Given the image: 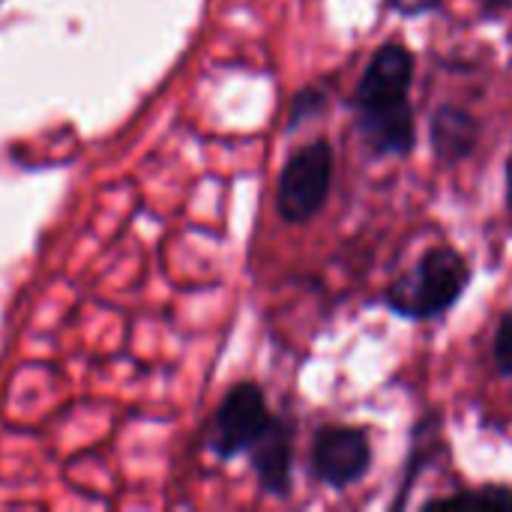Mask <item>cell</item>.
Returning <instances> with one entry per match:
<instances>
[{
  "label": "cell",
  "mask_w": 512,
  "mask_h": 512,
  "mask_svg": "<svg viewBox=\"0 0 512 512\" xmlns=\"http://www.w3.org/2000/svg\"><path fill=\"white\" fill-rule=\"evenodd\" d=\"M414 57L405 45L387 42L366 66L357 93L354 114L363 141L375 153L405 156L414 147V111H411Z\"/></svg>",
  "instance_id": "cell-1"
},
{
  "label": "cell",
  "mask_w": 512,
  "mask_h": 512,
  "mask_svg": "<svg viewBox=\"0 0 512 512\" xmlns=\"http://www.w3.org/2000/svg\"><path fill=\"white\" fill-rule=\"evenodd\" d=\"M291 453H294V426L285 420H270L267 429L261 432V438L252 444V465L267 492L288 495Z\"/></svg>",
  "instance_id": "cell-6"
},
{
  "label": "cell",
  "mask_w": 512,
  "mask_h": 512,
  "mask_svg": "<svg viewBox=\"0 0 512 512\" xmlns=\"http://www.w3.org/2000/svg\"><path fill=\"white\" fill-rule=\"evenodd\" d=\"M372 450L360 429L351 426H327L315 435L312 444V471L321 483L333 489H345L369 471Z\"/></svg>",
  "instance_id": "cell-5"
},
{
  "label": "cell",
  "mask_w": 512,
  "mask_h": 512,
  "mask_svg": "<svg viewBox=\"0 0 512 512\" xmlns=\"http://www.w3.org/2000/svg\"><path fill=\"white\" fill-rule=\"evenodd\" d=\"M333 183V150L327 141L300 147L279 177V213L291 225H303L318 216Z\"/></svg>",
  "instance_id": "cell-3"
},
{
  "label": "cell",
  "mask_w": 512,
  "mask_h": 512,
  "mask_svg": "<svg viewBox=\"0 0 512 512\" xmlns=\"http://www.w3.org/2000/svg\"><path fill=\"white\" fill-rule=\"evenodd\" d=\"M441 504H459V507H501V510H512V492L510 489L462 492V495L444 498Z\"/></svg>",
  "instance_id": "cell-8"
},
{
  "label": "cell",
  "mask_w": 512,
  "mask_h": 512,
  "mask_svg": "<svg viewBox=\"0 0 512 512\" xmlns=\"http://www.w3.org/2000/svg\"><path fill=\"white\" fill-rule=\"evenodd\" d=\"M495 363L504 375H512V309L504 312L501 327L495 333Z\"/></svg>",
  "instance_id": "cell-9"
},
{
  "label": "cell",
  "mask_w": 512,
  "mask_h": 512,
  "mask_svg": "<svg viewBox=\"0 0 512 512\" xmlns=\"http://www.w3.org/2000/svg\"><path fill=\"white\" fill-rule=\"evenodd\" d=\"M480 3H483L486 9H504V6H507L510 0H480Z\"/></svg>",
  "instance_id": "cell-12"
},
{
  "label": "cell",
  "mask_w": 512,
  "mask_h": 512,
  "mask_svg": "<svg viewBox=\"0 0 512 512\" xmlns=\"http://www.w3.org/2000/svg\"><path fill=\"white\" fill-rule=\"evenodd\" d=\"M387 3L402 15H423V12H432L441 0H387Z\"/></svg>",
  "instance_id": "cell-11"
},
{
  "label": "cell",
  "mask_w": 512,
  "mask_h": 512,
  "mask_svg": "<svg viewBox=\"0 0 512 512\" xmlns=\"http://www.w3.org/2000/svg\"><path fill=\"white\" fill-rule=\"evenodd\" d=\"M321 105H324V93H318V90H303V93L294 99L291 123H300V120H306L309 114H318V111H321Z\"/></svg>",
  "instance_id": "cell-10"
},
{
  "label": "cell",
  "mask_w": 512,
  "mask_h": 512,
  "mask_svg": "<svg viewBox=\"0 0 512 512\" xmlns=\"http://www.w3.org/2000/svg\"><path fill=\"white\" fill-rule=\"evenodd\" d=\"M468 264L459 252L438 246L429 249L405 276L393 282L387 291V303L393 312L417 321H429L444 315L468 285Z\"/></svg>",
  "instance_id": "cell-2"
},
{
  "label": "cell",
  "mask_w": 512,
  "mask_h": 512,
  "mask_svg": "<svg viewBox=\"0 0 512 512\" xmlns=\"http://www.w3.org/2000/svg\"><path fill=\"white\" fill-rule=\"evenodd\" d=\"M429 135H432L435 156L444 165H453V162L465 159L477 147L480 129H477V120L468 111H462L456 105H444L441 111H435Z\"/></svg>",
  "instance_id": "cell-7"
},
{
  "label": "cell",
  "mask_w": 512,
  "mask_h": 512,
  "mask_svg": "<svg viewBox=\"0 0 512 512\" xmlns=\"http://www.w3.org/2000/svg\"><path fill=\"white\" fill-rule=\"evenodd\" d=\"M507 183H510V195H512V156H510V162H507Z\"/></svg>",
  "instance_id": "cell-13"
},
{
  "label": "cell",
  "mask_w": 512,
  "mask_h": 512,
  "mask_svg": "<svg viewBox=\"0 0 512 512\" xmlns=\"http://www.w3.org/2000/svg\"><path fill=\"white\" fill-rule=\"evenodd\" d=\"M273 417L267 414V402L258 384H237L225 402L219 405L210 426V447L219 459H231L261 438Z\"/></svg>",
  "instance_id": "cell-4"
}]
</instances>
